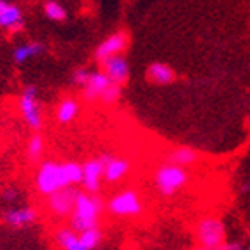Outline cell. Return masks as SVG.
I'll list each match as a JSON object with an SVG mask.
<instances>
[{
	"mask_svg": "<svg viewBox=\"0 0 250 250\" xmlns=\"http://www.w3.org/2000/svg\"><path fill=\"white\" fill-rule=\"evenodd\" d=\"M102 184H104V163L100 158H91L86 163H83V186L84 192L88 194H96L100 191Z\"/></svg>",
	"mask_w": 250,
	"mask_h": 250,
	"instance_id": "cell-9",
	"label": "cell"
},
{
	"mask_svg": "<svg viewBox=\"0 0 250 250\" xmlns=\"http://www.w3.org/2000/svg\"><path fill=\"white\" fill-rule=\"evenodd\" d=\"M102 238H104V234H102L100 228H95V229H88V231H84V233H79V240L86 250H95L96 247L102 243Z\"/></svg>",
	"mask_w": 250,
	"mask_h": 250,
	"instance_id": "cell-22",
	"label": "cell"
},
{
	"mask_svg": "<svg viewBox=\"0 0 250 250\" xmlns=\"http://www.w3.org/2000/svg\"><path fill=\"white\" fill-rule=\"evenodd\" d=\"M44 14H46L47 20L51 21H65L67 20V7L60 2H54V0H49L44 4Z\"/></svg>",
	"mask_w": 250,
	"mask_h": 250,
	"instance_id": "cell-21",
	"label": "cell"
},
{
	"mask_svg": "<svg viewBox=\"0 0 250 250\" xmlns=\"http://www.w3.org/2000/svg\"><path fill=\"white\" fill-rule=\"evenodd\" d=\"M219 250H243V247L240 242H226Z\"/></svg>",
	"mask_w": 250,
	"mask_h": 250,
	"instance_id": "cell-26",
	"label": "cell"
},
{
	"mask_svg": "<svg viewBox=\"0 0 250 250\" xmlns=\"http://www.w3.org/2000/svg\"><path fill=\"white\" fill-rule=\"evenodd\" d=\"M119 98H121V86L110 84V86H108V88L104 91L100 102L104 105H114V104H117V102H119Z\"/></svg>",
	"mask_w": 250,
	"mask_h": 250,
	"instance_id": "cell-23",
	"label": "cell"
},
{
	"mask_svg": "<svg viewBox=\"0 0 250 250\" xmlns=\"http://www.w3.org/2000/svg\"><path fill=\"white\" fill-rule=\"evenodd\" d=\"M245 250H250V247H249V249H245Z\"/></svg>",
	"mask_w": 250,
	"mask_h": 250,
	"instance_id": "cell-30",
	"label": "cell"
},
{
	"mask_svg": "<svg viewBox=\"0 0 250 250\" xmlns=\"http://www.w3.org/2000/svg\"><path fill=\"white\" fill-rule=\"evenodd\" d=\"M189 179H191L189 170L163 163L156 168L154 175H152V184H154L156 191L159 192V196L171 198L188 186Z\"/></svg>",
	"mask_w": 250,
	"mask_h": 250,
	"instance_id": "cell-3",
	"label": "cell"
},
{
	"mask_svg": "<svg viewBox=\"0 0 250 250\" xmlns=\"http://www.w3.org/2000/svg\"><path fill=\"white\" fill-rule=\"evenodd\" d=\"M128 42H129V39L126 32H123V30L114 32V34L105 37L104 41L98 44V47H96V51H95V58L102 63L108 58L119 56V54L128 47Z\"/></svg>",
	"mask_w": 250,
	"mask_h": 250,
	"instance_id": "cell-7",
	"label": "cell"
},
{
	"mask_svg": "<svg viewBox=\"0 0 250 250\" xmlns=\"http://www.w3.org/2000/svg\"><path fill=\"white\" fill-rule=\"evenodd\" d=\"M105 208H107L108 213H112L116 217H123V219H126V217H138L144 212V201L135 189L126 188L117 191L107 201Z\"/></svg>",
	"mask_w": 250,
	"mask_h": 250,
	"instance_id": "cell-4",
	"label": "cell"
},
{
	"mask_svg": "<svg viewBox=\"0 0 250 250\" xmlns=\"http://www.w3.org/2000/svg\"><path fill=\"white\" fill-rule=\"evenodd\" d=\"M56 242L63 250H86L79 240V234L70 228H60L56 231Z\"/></svg>",
	"mask_w": 250,
	"mask_h": 250,
	"instance_id": "cell-19",
	"label": "cell"
},
{
	"mask_svg": "<svg viewBox=\"0 0 250 250\" xmlns=\"http://www.w3.org/2000/svg\"><path fill=\"white\" fill-rule=\"evenodd\" d=\"M104 163V182L107 184H117L121 182L131 170V163L129 159L121 158V156L104 154L100 156Z\"/></svg>",
	"mask_w": 250,
	"mask_h": 250,
	"instance_id": "cell-10",
	"label": "cell"
},
{
	"mask_svg": "<svg viewBox=\"0 0 250 250\" xmlns=\"http://www.w3.org/2000/svg\"><path fill=\"white\" fill-rule=\"evenodd\" d=\"M196 242L198 247H205V249H221L226 243V228L221 219L213 215L201 217L196 224Z\"/></svg>",
	"mask_w": 250,
	"mask_h": 250,
	"instance_id": "cell-5",
	"label": "cell"
},
{
	"mask_svg": "<svg viewBox=\"0 0 250 250\" xmlns=\"http://www.w3.org/2000/svg\"><path fill=\"white\" fill-rule=\"evenodd\" d=\"M44 53V46L41 42H25V44H20V46L14 47L13 51V62L16 65H23L28 60L37 58Z\"/></svg>",
	"mask_w": 250,
	"mask_h": 250,
	"instance_id": "cell-17",
	"label": "cell"
},
{
	"mask_svg": "<svg viewBox=\"0 0 250 250\" xmlns=\"http://www.w3.org/2000/svg\"><path fill=\"white\" fill-rule=\"evenodd\" d=\"M88 77H89V70H86V68H77V70L72 74V81H74V84H77V86H84L86 81H88Z\"/></svg>",
	"mask_w": 250,
	"mask_h": 250,
	"instance_id": "cell-24",
	"label": "cell"
},
{
	"mask_svg": "<svg viewBox=\"0 0 250 250\" xmlns=\"http://www.w3.org/2000/svg\"><path fill=\"white\" fill-rule=\"evenodd\" d=\"M2 198H4L7 203H13V201H16L18 198H20V192L14 188H5L4 191H2Z\"/></svg>",
	"mask_w": 250,
	"mask_h": 250,
	"instance_id": "cell-25",
	"label": "cell"
},
{
	"mask_svg": "<svg viewBox=\"0 0 250 250\" xmlns=\"http://www.w3.org/2000/svg\"><path fill=\"white\" fill-rule=\"evenodd\" d=\"M147 79L150 84H156V86H168L175 81V70L168 63L154 62L147 68Z\"/></svg>",
	"mask_w": 250,
	"mask_h": 250,
	"instance_id": "cell-16",
	"label": "cell"
},
{
	"mask_svg": "<svg viewBox=\"0 0 250 250\" xmlns=\"http://www.w3.org/2000/svg\"><path fill=\"white\" fill-rule=\"evenodd\" d=\"M194 250H210V249H205V247H196Z\"/></svg>",
	"mask_w": 250,
	"mask_h": 250,
	"instance_id": "cell-28",
	"label": "cell"
},
{
	"mask_svg": "<svg viewBox=\"0 0 250 250\" xmlns=\"http://www.w3.org/2000/svg\"><path fill=\"white\" fill-rule=\"evenodd\" d=\"M242 191H243V192L249 191V184H243V186H242Z\"/></svg>",
	"mask_w": 250,
	"mask_h": 250,
	"instance_id": "cell-27",
	"label": "cell"
},
{
	"mask_svg": "<svg viewBox=\"0 0 250 250\" xmlns=\"http://www.w3.org/2000/svg\"><path fill=\"white\" fill-rule=\"evenodd\" d=\"M110 81L108 77L104 74L102 70H95V72H89V77L86 81V84L83 86V95H84V100L86 102H100L102 95H104L105 89L110 86Z\"/></svg>",
	"mask_w": 250,
	"mask_h": 250,
	"instance_id": "cell-12",
	"label": "cell"
},
{
	"mask_svg": "<svg viewBox=\"0 0 250 250\" xmlns=\"http://www.w3.org/2000/svg\"><path fill=\"white\" fill-rule=\"evenodd\" d=\"M77 194H79V191L75 188L62 189V191L54 192V194L47 196V210L54 217H70Z\"/></svg>",
	"mask_w": 250,
	"mask_h": 250,
	"instance_id": "cell-8",
	"label": "cell"
},
{
	"mask_svg": "<svg viewBox=\"0 0 250 250\" xmlns=\"http://www.w3.org/2000/svg\"><path fill=\"white\" fill-rule=\"evenodd\" d=\"M81 105L75 98H63L56 107V121L60 125H68L79 116Z\"/></svg>",
	"mask_w": 250,
	"mask_h": 250,
	"instance_id": "cell-18",
	"label": "cell"
},
{
	"mask_svg": "<svg viewBox=\"0 0 250 250\" xmlns=\"http://www.w3.org/2000/svg\"><path fill=\"white\" fill-rule=\"evenodd\" d=\"M200 161V152H198L194 147H189V146H179V147H173L167 152V161L168 165H173V167H179V168H186L188 170L189 167L192 165H196Z\"/></svg>",
	"mask_w": 250,
	"mask_h": 250,
	"instance_id": "cell-14",
	"label": "cell"
},
{
	"mask_svg": "<svg viewBox=\"0 0 250 250\" xmlns=\"http://www.w3.org/2000/svg\"><path fill=\"white\" fill-rule=\"evenodd\" d=\"M44 149H46V142L41 133H35L30 137L28 144H26V159L30 163H39L44 156Z\"/></svg>",
	"mask_w": 250,
	"mask_h": 250,
	"instance_id": "cell-20",
	"label": "cell"
},
{
	"mask_svg": "<svg viewBox=\"0 0 250 250\" xmlns=\"http://www.w3.org/2000/svg\"><path fill=\"white\" fill-rule=\"evenodd\" d=\"M37 221V210L34 207H20L11 208L4 213V222L11 228H25Z\"/></svg>",
	"mask_w": 250,
	"mask_h": 250,
	"instance_id": "cell-15",
	"label": "cell"
},
{
	"mask_svg": "<svg viewBox=\"0 0 250 250\" xmlns=\"http://www.w3.org/2000/svg\"><path fill=\"white\" fill-rule=\"evenodd\" d=\"M104 208L105 203L102 201V198H98L96 194H88V192L79 191L74 210H72V215L68 217L70 219L68 228L77 234L88 229H95V228H98Z\"/></svg>",
	"mask_w": 250,
	"mask_h": 250,
	"instance_id": "cell-2",
	"label": "cell"
},
{
	"mask_svg": "<svg viewBox=\"0 0 250 250\" xmlns=\"http://www.w3.org/2000/svg\"><path fill=\"white\" fill-rule=\"evenodd\" d=\"M83 180V165L77 161H54L47 159L35 171V188L42 196H51L62 189L75 188Z\"/></svg>",
	"mask_w": 250,
	"mask_h": 250,
	"instance_id": "cell-1",
	"label": "cell"
},
{
	"mask_svg": "<svg viewBox=\"0 0 250 250\" xmlns=\"http://www.w3.org/2000/svg\"><path fill=\"white\" fill-rule=\"evenodd\" d=\"M23 28V11L18 4L0 0V30L18 32Z\"/></svg>",
	"mask_w": 250,
	"mask_h": 250,
	"instance_id": "cell-13",
	"label": "cell"
},
{
	"mask_svg": "<svg viewBox=\"0 0 250 250\" xmlns=\"http://www.w3.org/2000/svg\"><path fill=\"white\" fill-rule=\"evenodd\" d=\"M102 72L108 77V81L116 86H123L128 83L129 79V65L128 60L119 54L114 58H108L105 62H102Z\"/></svg>",
	"mask_w": 250,
	"mask_h": 250,
	"instance_id": "cell-11",
	"label": "cell"
},
{
	"mask_svg": "<svg viewBox=\"0 0 250 250\" xmlns=\"http://www.w3.org/2000/svg\"><path fill=\"white\" fill-rule=\"evenodd\" d=\"M39 91L35 86H26L20 96V112L26 126L35 131L42 128V110L37 98Z\"/></svg>",
	"mask_w": 250,
	"mask_h": 250,
	"instance_id": "cell-6",
	"label": "cell"
},
{
	"mask_svg": "<svg viewBox=\"0 0 250 250\" xmlns=\"http://www.w3.org/2000/svg\"><path fill=\"white\" fill-rule=\"evenodd\" d=\"M247 128H249V131H250V117L247 119Z\"/></svg>",
	"mask_w": 250,
	"mask_h": 250,
	"instance_id": "cell-29",
	"label": "cell"
}]
</instances>
